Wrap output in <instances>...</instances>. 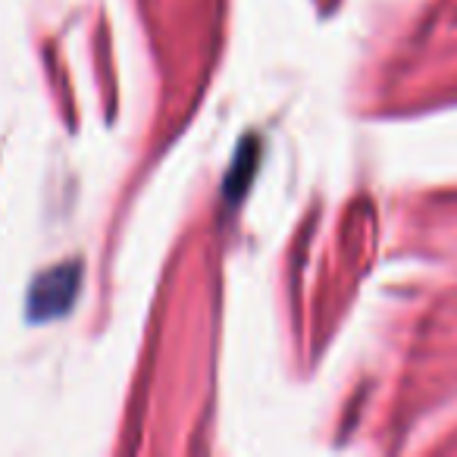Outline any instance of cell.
Instances as JSON below:
<instances>
[{"label": "cell", "instance_id": "obj_1", "mask_svg": "<svg viewBox=\"0 0 457 457\" xmlns=\"http://www.w3.org/2000/svg\"><path fill=\"white\" fill-rule=\"evenodd\" d=\"M79 279H82V267L79 263H60V267L41 273L35 279L32 292H29V313H32V320H54L70 311L79 295Z\"/></svg>", "mask_w": 457, "mask_h": 457}]
</instances>
